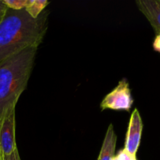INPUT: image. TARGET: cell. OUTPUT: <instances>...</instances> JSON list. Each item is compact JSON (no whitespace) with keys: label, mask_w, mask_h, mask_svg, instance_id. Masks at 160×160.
I'll return each mask as SVG.
<instances>
[{"label":"cell","mask_w":160,"mask_h":160,"mask_svg":"<svg viewBox=\"0 0 160 160\" xmlns=\"http://www.w3.org/2000/svg\"><path fill=\"white\" fill-rule=\"evenodd\" d=\"M2 1L8 9L12 10L24 9L28 3V0H2Z\"/></svg>","instance_id":"9c48e42d"},{"label":"cell","mask_w":160,"mask_h":160,"mask_svg":"<svg viewBox=\"0 0 160 160\" xmlns=\"http://www.w3.org/2000/svg\"><path fill=\"white\" fill-rule=\"evenodd\" d=\"M142 131H143V122L138 109H135L131 115L129 124L125 140V152L131 156H136L141 144Z\"/></svg>","instance_id":"5b68a950"},{"label":"cell","mask_w":160,"mask_h":160,"mask_svg":"<svg viewBox=\"0 0 160 160\" xmlns=\"http://www.w3.org/2000/svg\"><path fill=\"white\" fill-rule=\"evenodd\" d=\"M6 9H7V7L5 6L2 0H0V21L2 19L3 16L5 15V12H6Z\"/></svg>","instance_id":"4fadbf2b"},{"label":"cell","mask_w":160,"mask_h":160,"mask_svg":"<svg viewBox=\"0 0 160 160\" xmlns=\"http://www.w3.org/2000/svg\"><path fill=\"white\" fill-rule=\"evenodd\" d=\"M117 141V137L114 131L113 125L110 123L106 131L102 145L97 160H113L116 156L115 152Z\"/></svg>","instance_id":"52a82bcc"},{"label":"cell","mask_w":160,"mask_h":160,"mask_svg":"<svg viewBox=\"0 0 160 160\" xmlns=\"http://www.w3.org/2000/svg\"><path fill=\"white\" fill-rule=\"evenodd\" d=\"M2 160H21L20 159V155H19L18 148L17 150H15L12 154L9 155V156H2Z\"/></svg>","instance_id":"8fae6325"},{"label":"cell","mask_w":160,"mask_h":160,"mask_svg":"<svg viewBox=\"0 0 160 160\" xmlns=\"http://www.w3.org/2000/svg\"><path fill=\"white\" fill-rule=\"evenodd\" d=\"M136 5L156 34H160V0H137Z\"/></svg>","instance_id":"8992f818"},{"label":"cell","mask_w":160,"mask_h":160,"mask_svg":"<svg viewBox=\"0 0 160 160\" xmlns=\"http://www.w3.org/2000/svg\"><path fill=\"white\" fill-rule=\"evenodd\" d=\"M48 11L34 19L24 9H6L0 21V62L28 48H38L48 29Z\"/></svg>","instance_id":"6da1fadb"},{"label":"cell","mask_w":160,"mask_h":160,"mask_svg":"<svg viewBox=\"0 0 160 160\" xmlns=\"http://www.w3.org/2000/svg\"><path fill=\"white\" fill-rule=\"evenodd\" d=\"M153 49L156 52H160V34H157L156 35L152 44Z\"/></svg>","instance_id":"7c38bea8"},{"label":"cell","mask_w":160,"mask_h":160,"mask_svg":"<svg viewBox=\"0 0 160 160\" xmlns=\"http://www.w3.org/2000/svg\"><path fill=\"white\" fill-rule=\"evenodd\" d=\"M48 4L49 2L46 0H28L25 10L32 18L36 19L45 11Z\"/></svg>","instance_id":"ba28073f"},{"label":"cell","mask_w":160,"mask_h":160,"mask_svg":"<svg viewBox=\"0 0 160 160\" xmlns=\"http://www.w3.org/2000/svg\"><path fill=\"white\" fill-rule=\"evenodd\" d=\"M134 103L129 83L126 78L119 81L117 87L108 93L102 101L100 108L102 111L112 109L130 112Z\"/></svg>","instance_id":"3957f363"},{"label":"cell","mask_w":160,"mask_h":160,"mask_svg":"<svg viewBox=\"0 0 160 160\" xmlns=\"http://www.w3.org/2000/svg\"><path fill=\"white\" fill-rule=\"evenodd\" d=\"M38 48H28L0 62V119L7 109L16 107L26 89Z\"/></svg>","instance_id":"7a4b0ae2"},{"label":"cell","mask_w":160,"mask_h":160,"mask_svg":"<svg viewBox=\"0 0 160 160\" xmlns=\"http://www.w3.org/2000/svg\"><path fill=\"white\" fill-rule=\"evenodd\" d=\"M17 149L16 142V107L9 108L0 119V150L3 156Z\"/></svg>","instance_id":"277c9868"},{"label":"cell","mask_w":160,"mask_h":160,"mask_svg":"<svg viewBox=\"0 0 160 160\" xmlns=\"http://www.w3.org/2000/svg\"><path fill=\"white\" fill-rule=\"evenodd\" d=\"M0 160H2V154L1 152V150H0Z\"/></svg>","instance_id":"5bb4252c"},{"label":"cell","mask_w":160,"mask_h":160,"mask_svg":"<svg viewBox=\"0 0 160 160\" xmlns=\"http://www.w3.org/2000/svg\"><path fill=\"white\" fill-rule=\"evenodd\" d=\"M113 160H138L137 157L128 154L127 152L124 151V149H121L119 151L117 155H116Z\"/></svg>","instance_id":"30bf717a"}]
</instances>
